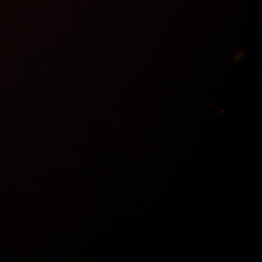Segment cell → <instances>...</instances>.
I'll list each match as a JSON object with an SVG mask.
<instances>
[]
</instances>
